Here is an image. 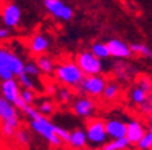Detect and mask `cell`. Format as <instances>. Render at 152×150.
Listing matches in <instances>:
<instances>
[{"instance_id":"cell-1","label":"cell","mask_w":152,"mask_h":150,"mask_svg":"<svg viewBox=\"0 0 152 150\" xmlns=\"http://www.w3.org/2000/svg\"><path fill=\"white\" fill-rule=\"evenodd\" d=\"M23 112L26 114V116L30 120V127L33 131H35L38 135H41L44 139H46L52 146H60L63 142L56 134V125L48 119V116L41 115L37 109L33 106H27Z\"/></svg>"},{"instance_id":"cell-2","label":"cell","mask_w":152,"mask_h":150,"mask_svg":"<svg viewBox=\"0 0 152 150\" xmlns=\"http://www.w3.org/2000/svg\"><path fill=\"white\" fill-rule=\"evenodd\" d=\"M25 62L12 50L0 47V80L18 77L23 72Z\"/></svg>"},{"instance_id":"cell-3","label":"cell","mask_w":152,"mask_h":150,"mask_svg":"<svg viewBox=\"0 0 152 150\" xmlns=\"http://www.w3.org/2000/svg\"><path fill=\"white\" fill-rule=\"evenodd\" d=\"M57 81L65 87H77L83 80L84 75L75 61H64L56 65L53 72Z\"/></svg>"},{"instance_id":"cell-4","label":"cell","mask_w":152,"mask_h":150,"mask_svg":"<svg viewBox=\"0 0 152 150\" xmlns=\"http://www.w3.org/2000/svg\"><path fill=\"white\" fill-rule=\"evenodd\" d=\"M0 95L10 103H12L19 111H23L28 104H26L20 97V85L15 77L3 80L0 84Z\"/></svg>"},{"instance_id":"cell-5","label":"cell","mask_w":152,"mask_h":150,"mask_svg":"<svg viewBox=\"0 0 152 150\" xmlns=\"http://www.w3.org/2000/svg\"><path fill=\"white\" fill-rule=\"evenodd\" d=\"M75 62L77 64V66L80 68V70L83 72L84 76L101 75L102 70H103L102 59H99L98 57H95L90 50L80 51V53L76 56Z\"/></svg>"},{"instance_id":"cell-6","label":"cell","mask_w":152,"mask_h":150,"mask_svg":"<svg viewBox=\"0 0 152 150\" xmlns=\"http://www.w3.org/2000/svg\"><path fill=\"white\" fill-rule=\"evenodd\" d=\"M86 137L87 142L92 146H102L107 141V134L104 128V122L101 119H92L86 126Z\"/></svg>"},{"instance_id":"cell-7","label":"cell","mask_w":152,"mask_h":150,"mask_svg":"<svg viewBox=\"0 0 152 150\" xmlns=\"http://www.w3.org/2000/svg\"><path fill=\"white\" fill-rule=\"evenodd\" d=\"M104 85H106V81L101 75H91L84 76L77 88H80V91L88 97H98L103 92Z\"/></svg>"},{"instance_id":"cell-8","label":"cell","mask_w":152,"mask_h":150,"mask_svg":"<svg viewBox=\"0 0 152 150\" xmlns=\"http://www.w3.org/2000/svg\"><path fill=\"white\" fill-rule=\"evenodd\" d=\"M1 123L19 128L20 115H19V109L0 95V125Z\"/></svg>"},{"instance_id":"cell-9","label":"cell","mask_w":152,"mask_h":150,"mask_svg":"<svg viewBox=\"0 0 152 150\" xmlns=\"http://www.w3.org/2000/svg\"><path fill=\"white\" fill-rule=\"evenodd\" d=\"M45 8L50 15L60 20H71L73 16V11L69 6H65L63 0H44Z\"/></svg>"},{"instance_id":"cell-10","label":"cell","mask_w":152,"mask_h":150,"mask_svg":"<svg viewBox=\"0 0 152 150\" xmlns=\"http://www.w3.org/2000/svg\"><path fill=\"white\" fill-rule=\"evenodd\" d=\"M20 16H22V11L16 4L8 3L1 8V19L6 27H16L20 22Z\"/></svg>"},{"instance_id":"cell-11","label":"cell","mask_w":152,"mask_h":150,"mask_svg":"<svg viewBox=\"0 0 152 150\" xmlns=\"http://www.w3.org/2000/svg\"><path fill=\"white\" fill-rule=\"evenodd\" d=\"M147 133L145 126L142 125L137 119H132L126 123V133H125V138L130 142V145H137V142L144 137Z\"/></svg>"},{"instance_id":"cell-12","label":"cell","mask_w":152,"mask_h":150,"mask_svg":"<svg viewBox=\"0 0 152 150\" xmlns=\"http://www.w3.org/2000/svg\"><path fill=\"white\" fill-rule=\"evenodd\" d=\"M107 49L109 54L118 59H125L132 56V50H130L129 45H126L121 39H110L107 42Z\"/></svg>"},{"instance_id":"cell-13","label":"cell","mask_w":152,"mask_h":150,"mask_svg":"<svg viewBox=\"0 0 152 150\" xmlns=\"http://www.w3.org/2000/svg\"><path fill=\"white\" fill-rule=\"evenodd\" d=\"M72 111L77 116L82 118H90L95 112V103L90 97H79L72 104Z\"/></svg>"},{"instance_id":"cell-14","label":"cell","mask_w":152,"mask_h":150,"mask_svg":"<svg viewBox=\"0 0 152 150\" xmlns=\"http://www.w3.org/2000/svg\"><path fill=\"white\" fill-rule=\"evenodd\" d=\"M104 128H106V134L107 138H122L125 137L126 133V122H124L121 119L110 118L104 122Z\"/></svg>"},{"instance_id":"cell-15","label":"cell","mask_w":152,"mask_h":150,"mask_svg":"<svg viewBox=\"0 0 152 150\" xmlns=\"http://www.w3.org/2000/svg\"><path fill=\"white\" fill-rule=\"evenodd\" d=\"M28 47L34 56L45 54L50 47V41L45 34H34L28 42Z\"/></svg>"},{"instance_id":"cell-16","label":"cell","mask_w":152,"mask_h":150,"mask_svg":"<svg viewBox=\"0 0 152 150\" xmlns=\"http://www.w3.org/2000/svg\"><path fill=\"white\" fill-rule=\"evenodd\" d=\"M66 143H69V146L73 147V149H76V150L84 149V147L88 145L87 137H86V131L82 130V128H76V130L71 131Z\"/></svg>"},{"instance_id":"cell-17","label":"cell","mask_w":152,"mask_h":150,"mask_svg":"<svg viewBox=\"0 0 152 150\" xmlns=\"http://www.w3.org/2000/svg\"><path fill=\"white\" fill-rule=\"evenodd\" d=\"M35 64H37V66H38V69H39L41 73H44V75H53L56 64H54V61L50 58V57L41 54V56H38Z\"/></svg>"},{"instance_id":"cell-18","label":"cell","mask_w":152,"mask_h":150,"mask_svg":"<svg viewBox=\"0 0 152 150\" xmlns=\"http://www.w3.org/2000/svg\"><path fill=\"white\" fill-rule=\"evenodd\" d=\"M130 142L125 137L122 138H111L110 141H106L102 145V150H128Z\"/></svg>"},{"instance_id":"cell-19","label":"cell","mask_w":152,"mask_h":150,"mask_svg":"<svg viewBox=\"0 0 152 150\" xmlns=\"http://www.w3.org/2000/svg\"><path fill=\"white\" fill-rule=\"evenodd\" d=\"M90 51H91L95 57H98L99 59H104V58H109V57H110L109 49H107V43H104V42H95V43H92Z\"/></svg>"},{"instance_id":"cell-20","label":"cell","mask_w":152,"mask_h":150,"mask_svg":"<svg viewBox=\"0 0 152 150\" xmlns=\"http://www.w3.org/2000/svg\"><path fill=\"white\" fill-rule=\"evenodd\" d=\"M148 99V93H147L144 89H141L140 87L133 88L132 92H130V100H132L134 104H144Z\"/></svg>"},{"instance_id":"cell-21","label":"cell","mask_w":152,"mask_h":150,"mask_svg":"<svg viewBox=\"0 0 152 150\" xmlns=\"http://www.w3.org/2000/svg\"><path fill=\"white\" fill-rule=\"evenodd\" d=\"M132 53L139 54V56H144V57H152V49L148 47L144 43H132L129 45Z\"/></svg>"},{"instance_id":"cell-22","label":"cell","mask_w":152,"mask_h":150,"mask_svg":"<svg viewBox=\"0 0 152 150\" xmlns=\"http://www.w3.org/2000/svg\"><path fill=\"white\" fill-rule=\"evenodd\" d=\"M18 83H19V85H20V88H28V89H35V88H37L34 77L26 75L25 72H22L18 76Z\"/></svg>"},{"instance_id":"cell-23","label":"cell","mask_w":152,"mask_h":150,"mask_svg":"<svg viewBox=\"0 0 152 150\" xmlns=\"http://www.w3.org/2000/svg\"><path fill=\"white\" fill-rule=\"evenodd\" d=\"M118 93H120V88L115 84H106L103 88V92H102L106 100H114L118 96Z\"/></svg>"},{"instance_id":"cell-24","label":"cell","mask_w":152,"mask_h":150,"mask_svg":"<svg viewBox=\"0 0 152 150\" xmlns=\"http://www.w3.org/2000/svg\"><path fill=\"white\" fill-rule=\"evenodd\" d=\"M37 111L41 115H45V116H49L53 114L54 111V106L52 101H49V100H44V101H41V103L38 104L37 107Z\"/></svg>"},{"instance_id":"cell-25","label":"cell","mask_w":152,"mask_h":150,"mask_svg":"<svg viewBox=\"0 0 152 150\" xmlns=\"http://www.w3.org/2000/svg\"><path fill=\"white\" fill-rule=\"evenodd\" d=\"M23 72L26 75L31 76V77H38L39 76V69H38L37 64L35 62H31V61H28V62H25V66H23Z\"/></svg>"},{"instance_id":"cell-26","label":"cell","mask_w":152,"mask_h":150,"mask_svg":"<svg viewBox=\"0 0 152 150\" xmlns=\"http://www.w3.org/2000/svg\"><path fill=\"white\" fill-rule=\"evenodd\" d=\"M20 97H22V100L25 101L26 104L31 106L33 101L35 100L34 89H28V88H23V89H20Z\"/></svg>"},{"instance_id":"cell-27","label":"cell","mask_w":152,"mask_h":150,"mask_svg":"<svg viewBox=\"0 0 152 150\" xmlns=\"http://www.w3.org/2000/svg\"><path fill=\"white\" fill-rule=\"evenodd\" d=\"M56 93H57V97H58V100H60L61 103H69L73 97V95H72L69 88H61V89H58V91L56 92Z\"/></svg>"},{"instance_id":"cell-28","label":"cell","mask_w":152,"mask_h":150,"mask_svg":"<svg viewBox=\"0 0 152 150\" xmlns=\"http://www.w3.org/2000/svg\"><path fill=\"white\" fill-rule=\"evenodd\" d=\"M14 137H15V141L18 142L19 145H27L28 142H30V135H28V133L25 131V130H19V128H16Z\"/></svg>"},{"instance_id":"cell-29","label":"cell","mask_w":152,"mask_h":150,"mask_svg":"<svg viewBox=\"0 0 152 150\" xmlns=\"http://www.w3.org/2000/svg\"><path fill=\"white\" fill-rule=\"evenodd\" d=\"M15 131H16V128H15V127H12V126L4 125V123H1V125H0V134L3 135V137L11 138V137H14Z\"/></svg>"},{"instance_id":"cell-30","label":"cell","mask_w":152,"mask_h":150,"mask_svg":"<svg viewBox=\"0 0 152 150\" xmlns=\"http://www.w3.org/2000/svg\"><path fill=\"white\" fill-rule=\"evenodd\" d=\"M56 134L61 139V142H66L69 138V131L64 127H60V126H56Z\"/></svg>"},{"instance_id":"cell-31","label":"cell","mask_w":152,"mask_h":150,"mask_svg":"<svg viewBox=\"0 0 152 150\" xmlns=\"http://www.w3.org/2000/svg\"><path fill=\"white\" fill-rule=\"evenodd\" d=\"M139 87L141 88V89H144L147 93H149V92L152 91V81L149 80V78H147V77H142L141 80H140Z\"/></svg>"},{"instance_id":"cell-32","label":"cell","mask_w":152,"mask_h":150,"mask_svg":"<svg viewBox=\"0 0 152 150\" xmlns=\"http://www.w3.org/2000/svg\"><path fill=\"white\" fill-rule=\"evenodd\" d=\"M10 37H11V33H10L8 27H0V41L3 42L8 39Z\"/></svg>"},{"instance_id":"cell-33","label":"cell","mask_w":152,"mask_h":150,"mask_svg":"<svg viewBox=\"0 0 152 150\" xmlns=\"http://www.w3.org/2000/svg\"><path fill=\"white\" fill-rule=\"evenodd\" d=\"M46 92H48L49 95H54V93L57 92V87H56L54 84H49V85L46 87Z\"/></svg>"},{"instance_id":"cell-34","label":"cell","mask_w":152,"mask_h":150,"mask_svg":"<svg viewBox=\"0 0 152 150\" xmlns=\"http://www.w3.org/2000/svg\"><path fill=\"white\" fill-rule=\"evenodd\" d=\"M147 131H148L149 134L152 135V122H151V125H149V128H148V130H147Z\"/></svg>"},{"instance_id":"cell-35","label":"cell","mask_w":152,"mask_h":150,"mask_svg":"<svg viewBox=\"0 0 152 150\" xmlns=\"http://www.w3.org/2000/svg\"><path fill=\"white\" fill-rule=\"evenodd\" d=\"M96 150H102V149H96Z\"/></svg>"},{"instance_id":"cell-36","label":"cell","mask_w":152,"mask_h":150,"mask_svg":"<svg viewBox=\"0 0 152 150\" xmlns=\"http://www.w3.org/2000/svg\"><path fill=\"white\" fill-rule=\"evenodd\" d=\"M149 150H152V147H151V149H149Z\"/></svg>"}]
</instances>
